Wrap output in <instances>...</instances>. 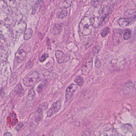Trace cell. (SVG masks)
Wrapping results in <instances>:
<instances>
[{"label":"cell","instance_id":"1","mask_svg":"<svg viewBox=\"0 0 136 136\" xmlns=\"http://www.w3.org/2000/svg\"><path fill=\"white\" fill-rule=\"evenodd\" d=\"M92 27L90 19L85 17L81 20L79 24V28L81 32L84 36H89L92 32Z\"/></svg>","mask_w":136,"mask_h":136},{"label":"cell","instance_id":"2","mask_svg":"<svg viewBox=\"0 0 136 136\" xmlns=\"http://www.w3.org/2000/svg\"><path fill=\"white\" fill-rule=\"evenodd\" d=\"M39 78V75L36 72L28 73L24 77L23 80V83L27 87L32 86L35 85Z\"/></svg>","mask_w":136,"mask_h":136},{"label":"cell","instance_id":"3","mask_svg":"<svg viewBox=\"0 0 136 136\" xmlns=\"http://www.w3.org/2000/svg\"><path fill=\"white\" fill-rule=\"evenodd\" d=\"M136 21V16L128 17L122 18L118 19L117 20L118 24L121 27H125L134 24Z\"/></svg>","mask_w":136,"mask_h":136},{"label":"cell","instance_id":"4","mask_svg":"<svg viewBox=\"0 0 136 136\" xmlns=\"http://www.w3.org/2000/svg\"><path fill=\"white\" fill-rule=\"evenodd\" d=\"M62 101L59 100L54 103L47 111V116L50 117L57 113L61 109Z\"/></svg>","mask_w":136,"mask_h":136},{"label":"cell","instance_id":"5","mask_svg":"<svg viewBox=\"0 0 136 136\" xmlns=\"http://www.w3.org/2000/svg\"><path fill=\"white\" fill-rule=\"evenodd\" d=\"M78 89V86L75 84L72 83L67 87L65 92V100L69 101L72 98L75 93Z\"/></svg>","mask_w":136,"mask_h":136},{"label":"cell","instance_id":"6","mask_svg":"<svg viewBox=\"0 0 136 136\" xmlns=\"http://www.w3.org/2000/svg\"><path fill=\"white\" fill-rule=\"evenodd\" d=\"M55 56L57 62L59 64L66 63L70 59V56L68 55L60 50L56 51Z\"/></svg>","mask_w":136,"mask_h":136},{"label":"cell","instance_id":"7","mask_svg":"<svg viewBox=\"0 0 136 136\" xmlns=\"http://www.w3.org/2000/svg\"><path fill=\"white\" fill-rule=\"evenodd\" d=\"M93 65V61L91 58H89L87 60L82 66L81 72L82 74L87 75L88 74L91 70L92 69Z\"/></svg>","mask_w":136,"mask_h":136},{"label":"cell","instance_id":"8","mask_svg":"<svg viewBox=\"0 0 136 136\" xmlns=\"http://www.w3.org/2000/svg\"><path fill=\"white\" fill-rule=\"evenodd\" d=\"M26 54L25 51L22 49H19L16 53L14 64L16 63V65L19 64L22 62L26 57Z\"/></svg>","mask_w":136,"mask_h":136},{"label":"cell","instance_id":"9","mask_svg":"<svg viewBox=\"0 0 136 136\" xmlns=\"http://www.w3.org/2000/svg\"><path fill=\"white\" fill-rule=\"evenodd\" d=\"M110 8L109 3L105 2L104 6L102 8L101 10L100 16L102 20L105 19L108 15L110 13Z\"/></svg>","mask_w":136,"mask_h":136},{"label":"cell","instance_id":"10","mask_svg":"<svg viewBox=\"0 0 136 136\" xmlns=\"http://www.w3.org/2000/svg\"><path fill=\"white\" fill-rule=\"evenodd\" d=\"M90 21L91 25L94 28H97L100 24V19L99 17L93 15L90 18Z\"/></svg>","mask_w":136,"mask_h":136},{"label":"cell","instance_id":"11","mask_svg":"<svg viewBox=\"0 0 136 136\" xmlns=\"http://www.w3.org/2000/svg\"><path fill=\"white\" fill-rule=\"evenodd\" d=\"M33 31L30 28H28L25 31L24 34V39L26 40H28L31 38L32 36Z\"/></svg>","mask_w":136,"mask_h":136},{"label":"cell","instance_id":"12","mask_svg":"<svg viewBox=\"0 0 136 136\" xmlns=\"http://www.w3.org/2000/svg\"><path fill=\"white\" fill-rule=\"evenodd\" d=\"M62 31V26L58 24H55L52 29V33L54 35H58L60 34Z\"/></svg>","mask_w":136,"mask_h":136},{"label":"cell","instance_id":"13","mask_svg":"<svg viewBox=\"0 0 136 136\" xmlns=\"http://www.w3.org/2000/svg\"><path fill=\"white\" fill-rule=\"evenodd\" d=\"M15 90L16 94L19 95L20 96H22L24 94V91L20 83L17 85L16 87Z\"/></svg>","mask_w":136,"mask_h":136},{"label":"cell","instance_id":"14","mask_svg":"<svg viewBox=\"0 0 136 136\" xmlns=\"http://www.w3.org/2000/svg\"><path fill=\"white\" fill-rule=\"evenodd\" d=\"M8 123L12 126L15 125L16 123H17V121L16 118V116L15 114H11V116L9 117V119L8 120Z\"/></svg>","mask_w":136,"mask_h":136},{"label":"cell","instance_id":"15","mask_svg":"<svg viewBox=\"0 0 136 136\" xmlns=\"http://www.w3.org/2000/svg\"><path fill=\"white\" fill-rule=\"evenodd\" d=\"M67 14V12L64 8H63L57 14V17L60 19H63L66 16Z\"/></svg>","mask_w":136,"mask_h":136},{"label":"cell","instance_id":"16","mask_svg":"<svg viewBox=\"0 0 136 136\" xmlns=\"http://www.w3.org/2000/svg\"><path fill=\"white\" fill-rule=\"evenodd\" d=\"M101 0H93L91 4L95 8H101L102 4Z\"/></svg>","mask_w":136,"mask_h":136},{"label":"cell","instance_id":"17","mask_svg":"<svg viewBox=\"0 0 136 136\" xmlns=\"http://www.w3.org/2000/svg\"><path fill=\"white\" fill-rule=\"evenodd\" d=\"M74 81L75 82V83L77 84V85L79 86H81L84 83V80H83V78L80 76L76 77Z\"/></svg>","mask_w":136,"mask_h":136},{"label":"cell","instance_id":"18","mask_svg":"<svg viewBox=\"0 0 136 136\" xmlns=\"http://www.w3.org/2000/svg\"><path fill=\"white\" fill-rule=\"evenodd\" d=\"M72 3V0H65L62 5L63 8L66 9L71 6Z\"/></svg>","mask_w":136,"mask_h":136},{"label":"cell","instance_id":"19","mask_svg":"<svg viewBox=\"0 0 136 136\" xmlns=\"http://www.w3.org/2000/svg\"><path fill=\"white\" fill-rule=\"evenodd\" d=\"M131 32L130 29H127L125 30L123 34L124 39L126 40H129L131 37Z\"/></svg>","mask_w":136,"mask_h":136},{"label":"cell","instance_id":"20","mask_svg":"<svg viewBox=\"0 0 136 136\" xmlns=\"http://www.w3.org/2000/svg\"><path fill=\"white\" fill-rule=\"evenodd\" d=\"M110 30V29L109 27H105V28H104L101 32V36L103 37H106L109 34Z\"/></svg>","mask_w":136,"mask_h":136},{"label":"cell","instance_id":"21","mask_svg":"<svg viewBox=\"0 0 136 136\" xmlns=\"http://www.w3.org/2000/svg\"><path fill=\"white\" fill-rule=\"evenodd\" d=\"M45 84L44 83H41L39 84L38 86H37V88H36V91L38 93H40L42 91L43 89L45 87Z\"/></svg>","mask_w":136,"mask_h":136},{"label":"cell","instance_id":"22","mask_svg":"<svg viewBox=\"0 0 136 136\" xmlns=\"http://www.w3.org/2000/svg\"><path fill=\"white\" fill-rule=\"evenodd\" d=\"M48 54L44 53L40 57V59H39L40 62H43L46 59L48 58Z\"/></svg>","mask_w":136,"mask_h":136},{"label":"cell","instance_id":"23","mask_svg":"<svg viewBox=\"0 0 136 136\" xmlns=\"http://www.w3.org/2000/svg\"><path fill=\"white\" fill-rule=\"evenodd\" d=\"M100 49H101V48L100 46H96L93 49V52H94V54H98V53L100 51Z\"/></svg>","mask_w":136,"mask_h":136},{"label":"cell","instance_id":"24","mask_svg":"<svg viewBox=\"0 0 136 136\" xmlns=\"http://www.w3.org/2000/svg\"><path fill=\"white\" fill-rule=\"evenodd\" d=\"M95 65L97 67H100V65H101V63H100V61L98 59H96L95 61Z\"/></svg>","mask_w":136,"mask_h":136},{"label":"cell","instance_id":"25","mask_svg":"<svg viewBox=\"0 0 136 136\" xmlns=\"http://www.w3.org/2000/svg\"><path fill=\"white\" fill-rule=\"evenodd\" d=\"M22 126H23L22 124H19V125H17V126H16V129L17 131L20 130V129L22 127Z\"/></svg>","mask_w":136,"mask_h":136},{"label":"cell","instance_id":"26","mask_svg":"<svg viewBox=\"0 0 136 136\" xmlns=\"http://www.w3.org/2000/svg\"><path fill=\"white\" fill-rule=\"evenodd\" d=\"M4 135H5H5H6V136H11V135H12V134L10 133H8V132H7V133H6L5 134H4Z\"/></svg>","mask_w":136,"mask_h":136},{"label":"cell","instance_id":"27","mask_svg":"<svg viewBox=\"0 0 136 136\" xmlns=\"http://www.w3.org/2000/svg\"></svg>","mask_w":136,"mask_h":136}]
</instances>
